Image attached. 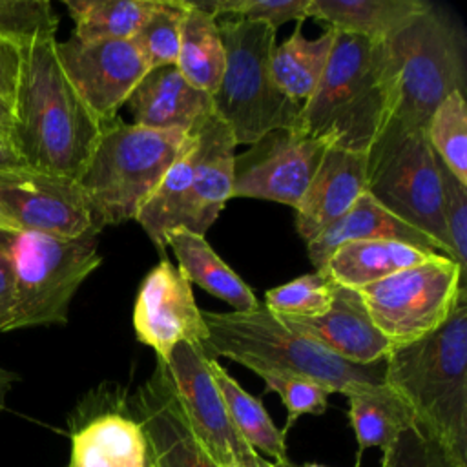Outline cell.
Listing matches in <instances>:
<instances>
[{
	"label": "cell",
	"instance_id": "cell-2",
	"mask_svg": "<svg viewBox=\"0 0 467 467\" xmlns=\"http://www.w3.org/2000/svg\"><path fill=\"white\" fill-rule=\"evenodd\" d=\"M383 381L416 427L467 465V288L434 332L389 352Z\"/></svg>",
	"mask_w": 467,
	"mask_h": 467
},
{
	"label": "cell",
	"instance_id": "cell-14",
	"mask_svg": "<svg viewBox=\"0 0 467 467\" xmlns=\"http://www.w3.org/2000/svg\"><path fill=\"white\" fill-rule=\"evenodd\" d=\"M182 414L204 452L219 467H255L259 456L237 434L201 345L177 343L166 361Z\"/></svg>",
	"mask_w": 467,
	"mask_h": 467
},
{
	"label": "cell",
	"instance_id": "cell-32",
	"mask_svg": "<svg viewBox=\"0 0 467 467\" xmlns=\"http://www.w3.org/2000/svg\"><path fill=\"white\" fill-rule=\"evenodd\" d=\"M184 16L182 0H157L155 9L133 36L150 69L175 66L181 44V26Z\"/></svg>",
	"mask_w": 467,
	"mask_h": 467
},
{
	"label": "cell",
	"instance_id": "cell-1",
	"mask_svg": "<svg viewBox=\"0 0 467 467\" xmlns=\"http://www.w3.org/2000/svg\"><path fill=\"white\" fill-rule=\"evenodd\" d=\"M11 108V146L26 166L78 181L102 124L67 78L57 38H38L22 47Z\"/></svg>",
	"mask_w": 467,
	"mask_h": 467
},
{
	"label": "cell",
	"instance_id": "cell-45",
	"mask_svg": "<svg viewBox=\"0 0 467 467\" xmlns=\"http://www.w3.org/2000/svg\"><path fill=\"white\" fill-rule=\"evenodd\" d=\"M274 467H327V465H321V463H292L290 460H286V462H283V463H272ZM354 467H361V460H356V463H354Z\"/></svg>",
	"mask_w": 467,
	"mask_h": 467
},
{
	"label": "cell",
	"instance_id": "cell-30",
	"mask_svg": "<svg viewBox=\"0 0 467 467\" xmlns=\"http://www.w3.org/2000/svg\"><path fill=\"white\" fill-rule=\"evenodd\" d=\"M80 42L130 40L155 9L157 0H66Z\"/></svg>",
	"mask_w": 467,
	"mask_h": 467
},
{
	"label": "cell",
	"instance_id": "cell-12",
	"mask_svg": "<svg viewBox=\"0 0 467 467\" xmlns=\"http://www.w3.org/2000/svg\"><path fill=\"white\" fill-rule=\"evenodd\" d=\"M69 462L66 467H155L148 434L119 383L86 392L67 418Z\"/></svg>",
	"mask_w": 467,
	"mask_h": 467
},
{
	"label": "cell",
	"instance_id": "cell-38",
	"mask_svg": "<svg viewBox=\"0 0 467 467\" xmlns=\"http://www.w3.org/2000/svg\"><path fill=\"white\" fill-rule=\"evenodd\" d=\"M438 175L441 181L443 217L452 248L454 263L465 272L467 266V186L436 157Z\"/></svg>",
	"mask_w": 467,
	"mask_h": 467
},
{
	"label": "cell",
	"instance_id": "cell-8",
	"mask_svg": "<svg viewBox=\"0 0 467 467\" xmlns=\"http://www.w3.org/2000/svg\"><path fill=\"white\" fill-rule=\"evenodd\" d=\"M217 27L224 46V71L212 93V108L235 144L250 146L268 131L294 128L301 102L279 89L270 67L275 31L243 18L221 20Z\"/></svg>",
	"mask_w": 467,
	"mask_h": 467
},
{
	"label": "cell",
	"instance_id": "cell-29",
	"mask_svg": "<svg viewBox=\"0 0 467 467\" xmlns=\"http://www.w3.org/2000/svg\"><path fill=\"white\" fill-rule=\"evenodd\" d=\"M334 44V29L317 38H306L301 33V22H297L294 33L283 42L275 44L272 53V77L279 89L297 100L305 102L316 89Z\"/></svg>",
	"mask_w": 467,
	"mask_h": 467
},
{
	"label": "cell",
	"instance_id": "cell-40",
	"mask_svg": "<svg viewBox=\"0 0 467 467\" xmlns=\"http://www.w3.org/2000/svg\"><path fill=\"white\" fill-rule=\"evenodd\" d=\"M13 310H15L13 263L5 248L0 244V332H9Z\"/></svg>",
	"mask_w": 467,
	"mask_h": 467
},
{
	"label": "cell",
	"instance_id": "cell-41",
	"mask_svg": "<svg viewBox=\"0 0 467 467\" xmlns=\"http://www.w3.org/2000/svg\"><path fill=\"white\" fill-rule=\"evenodd\" d=\"M11 130H13V108L9 102L0 100V142L2 144L11 146Z\"/></svg>",
	"mask_w": 467,
	"mask_h": 467
},
{
	"label": "cell",
	"instance_id": "cell-43",
	"mask_svg": "<svg viewBox=\"0 0 467 467\" xmlns=\"http://www.w3.org/2000/svg\"><path fill=\"white\" fill-rule=\"evenodd\" d=\"M16 379V376L5 368L0 367V412L2 409L5 407V398H7V392L11 389V383Z\"/></svg>",
	"mask_w": 467,
	"mask_h": 467
},
{
	"label": "cell",
	"instance_id": "cell-42",
	"mask_svg": "<svg viewBox=\"0 0 467 467\" xmlns=\"http://www.w3.org/2000/svg\"><path fill=\"white\" fill-rule=\"evenodd\" d=\"M24 166H26V162L15 151V148L0 142V173L2 171H11V170H18V168H24Z\"/></svg>",
	"mask_w": 467,
	"mask_h": 467
},
{
	"label": "cell",
	"instance_id": "cell-17",
	"mask_svg": "<svg viewBox=\"0 0 467 467\" xmlns=\"http://www.w3.org/2000/svg\"><path fill=\"white\" fill-rule=\"evenodd\" d=\"M133 328L137 339L153 348L157 359L164 363L177 343L202 345L208 337L190 281L166 257L144 275L139 286Z\"/></svg>",
	"mask_w": 467,
	"mask_h": 467
},
{
	"label": "cell",
	"instance_id": "cell-7",
	"mask_svg": "<svg viewBox=\"0 0 467 467\" xmlns=\"http://www.w3.org/2000/svg\"><path fill=\"white\" fill-rule=\"evenodd\" d=\"M465 33L456 16L434 4L385 40L392 77V117L423 130L452 91L467 86Z\"/></svg>",
	"mask_w": 467,
	"mask_h": 467
},
{
	"label": "cell",
	"instance_id": "cell-28",
	"mask_svg": "<svg viewBox=\"0 0 467 467\" xmlns=\"http://www.w3.org/2000/svg\"><path fill=\"white\" fill-rule=\"evenodd\" d=\"M184 2L181 44L175 67L197 89L212 93L217 89L224 71V46L217 18Z\"/></svg>",
	"mask_w": 467,
	"mask_h": 467
},
{
	"label": "cell",
	"instance_id": "cell-20",
	"mask_svg": "<svg viewBox=\"0 0 467 467\" xmlns=\"http://www.w3.org/2000/svg\"><path fill=\"white\" fill-rule=\"evenodd\" d=\"M367 188V151L330 146L296 210V230L308 243L345 215Z\"/></svg>",
	"mask_w": 467,
	"mask_h": 467
},
{
	"label": "cell",
	"instance_id": "cell-16",
	"mask_svg": "<svg viewBox=\"0 0 467 467\" xmlns=\"http://www.w3.org/2000/svg\"><path fill=\"white\" fill-rule=\"evenodd\" d=\"M57 53L67 78L100 124L119 115L150 71L133 38L80 42L71 36L64 42L57 40Z\"/></svg>",
	"mask_w": 467,
	"mask_h": 467
},
{
	"label": "cell",
	"instance_id": "cell-36",
	"mask_svg": "<svg viewBox=\"0 0 467 467\" xmlns=\"http://www.w3.org/2000/svg\"><path fill=\"white\" fill-rule=\"evenodd\" d=\"M259 378L265 381V392L279 394L286 409V423L283 427L285 432L301 416L323 414L328 407V396L332 390L314 379L285 372H263Z\"/></svg>",
	"mask_w": 467,
	"mask_h": 467
},
{
	"label": "cell",
	"instance_id": "cell-22",
	"mask_svg": "<svg viewBox=\"0 0 467 467\" xmlns=\"http://www.w3.org/2000/svg\"><path fill=\"white\" fill-rule=\"evenodd\" d=\"M400 241L412 244L425 252H440V246L423 232L398 219L385 210L367 192L352 204V208L341 215L336 223L325 228L319 235L306 243V254L316 270H323L332 252L350 241Z\"/></svg>",
	"mask_w": 467,
	"mask_h": 467
},
{
	"label": "cell",
	"instance_id": "cell-26",
	"mask_svg": "<svg viewBox=\"0 0 467 467\" xmlns=\"http://www.w3.org/2000/svg\"><path fill=\"white\" fill-rule=\"evenodd\" d=\"M348 420L358 440L356 460L367 449L387 451L396 438L416 425L409 405L385 383L347 394Z\"/></svg>",
	"mask_w": 467,
	"mask_h": 467
},
{
	"label": "cell",
	"instance_id": "cell-11",
	"mask_svg": "<svg viewBox=\"0 0 467 467\" xmlns=\"http://www.w3.org/2000/svg\"><path fill=\"white\" fill-rule=\"evenodd\" d=\"M465 288V272L447 255L400 270L359 288L376 328L394 347L434 332Z\"/></svg>",
	"mask_w": 467,
	"mask_h": 467
},
{
	"label": "cell",
	"instance_id": "cell-23",
	"mask_svg": "<svg viewBox=\"0 0 467 467\" xmlns=\"http://www.w3.org/2000/svg\"><path fill=\"white\" fill-rule=\"evenodd\" d=\"M438 255L445 254L425 252L400 241H350L332 252L321 272L337 286L359 290Z\"/></svg>",
	"mask_w": 467,
	"mask_h": 467
},
{
	"label": "cell",
	"instance_id": "cell-3",
	"mask_svg": "<svg viewBox=\"0 0 467 467\" xmlns=\"http://www.w3.org/2000/svg\"><path fill=\"white\" fill-rule=\"evenodd\" d=\"M392 117V77L385 40L334 29L327 67L301 104L294 128L337 148L367 151Z\"/></svg>",
	"mask_w": 467,
	"mask_h": 467
},
{
	"label": "cell",
	"instance_id": "cell-27",
	"mask_svg": "<svg viewBox=\"0 0 467 467\" xmlns=\"http://www.w3.org/2000/svg\"><path fill=\"white\" fill-rule=\"evenodd\" d=\"M208 368L223 396L228 416L243 441L250 445L259 456L270 458L268 462L275 465L286 462V432L283 429H277V425L266 412L263 401L246 392L228 374V370L223 365H219L217 359L208 358Z\"/></svg>",
	"mask_w": 467,
	"mask_h": 467
},
{
	"label": "cell",
	"instance_id": "cell-19",
	"mask_svg": "<svg viewBox=\"0 0 467 467\" xmlns=\"http://www.w3.org/2000/svg\"><path fill=\"white\" fill-rule=\"evenodd\" d=\"M288 328L310 337L337 358L370 365L385 361L392 345L372 323L358 290L337 286L330 308L316 317L277 316Z\"/></svg>",
	"mask_w": 467,
	"mask_h": 467
},
{
	"label": "cell",
	"instance_id": "cell-9",
	"mask_svg": "<svg viewBox=\"0 0 467 467\" xmlns=\"http://www.w3.org/2000/svg\"><path fill=\"white\" fill-rule=\"evenodd\" d=\"M0 244L11 257L15 310L11 330L64 325L78 286L100 263L97 235L66 239L35 232H0Z\"/></svg>",
	"mask_w": 467,
	"mask_h": 467
},
{
	"label": "cell",
	"instance_id": "cell-13",
	"mask_svg": "<svg viewBox=\"0 0 467 467\" xmlns=\"http://www.w3.org/2000/svg\"><path fill=\"white\" fill-rule=\"evenodd\" d=\"M334 142L297 128L274 130L235 155L232 197L265 199L296 208Z\"/></svg>",
	"mask_w": 467,
	"mask_h": 467
},
{
	"label": "cell",
	"instance_id": "cell-5",
	"mask_svg": "<svg viewBox=\"0 0 467 467\" xmlns=\"http://www.w3.org/2000/svg\"><path fill=\"white\" fill-rule=\"evenodd\" d=\"M190 131L102 122L95 150L78 177L100 230L135 221L170 166L190 144Z\"/></svg>",
	"mask_w": 467,
	"mask_h": 467
},
{
	"label": "cell",
	"instance_id": "cell-24",
	"mask_svg": "<svg viewBox=\"0 0 467 467\" xmlns=\"http://www.w3.org/2000/svg\"><path fill=\"white\" fill-rule=\"evenodd\" d=\"M166 246L173 250L177 268L190 285L195 283L223 299L232 306V312H248L259 306L254 290L215 254L204 235L177 228L170 234Z\"/></svg>",
	"mask_w": 467,
	"mask_h": 467
},
{
	"label": "cell",
	"instance_id": "cell-39",
	"mask_svg": "<svg viewBox=\"0 0 467 467\" xmlns=\"http://www.w3.org/2000/svg\"><path fill=\"white\" fill-rule=\"evenodd\" d=\"M22 69V46L0 35V100L13 104Z\"/></svg>",
	"mask_w": 467,
	"mask_h": 467
},
{
	"label": "cell",
	"instance_id": "cell-21",
	"mask_svg": "<svg viewBox=\"0 0 467 467\" xmlns=\"http://www.w3.org/2000/svg\"><path fill=\"white\" fill-rule=\"evenodd\" d=\"M133 124L153 130L192 131L213 113L212 97L192 86L175 66L151 67L126 104Z\"/></svg>",
	"mask_w": 467,
	"mask_h": 467
},
{
	"label": "cell",
	"instance_id": "cell-44",
	"mask_svg": "<svg viewBox=\"0 0 467 467\" xmlns=\"http://www.w3.org/2000/svg\"><path fill=\"white\" fill-rule=\"evenodd\" d=\"M0 232H4V234H16V232H20L18 224L15 223V219L9 215V212L4 208L2 202H0Z\"/></svg>",
	"mask_w": 467,
	"mask_h": 467
},
{
	"label": "cell",
	"instance_id": "cell-6",
	"mask_svg": "<svg viewBox=\"0 0 467 467\" xmlns=\"http://www.w3.org/2000/svg\"><path fill=\"white\" fill-rule=\"evenodd\" d=\"M190 133V144L135 217L159 252L177 228L204 235L232 199L237 146L232 131L212 113Z\"/></svg>",
	"mask_w": 467,
	"mask_h": 467
},
{
	"label": "cell",
	"instance_id": "cell-33",
	"mask_svg": "<svg viewBox=\"0 0 467 467\" xmlns=\"http://www.w3.org/2000/svg\"><path fill=\"white\" fill-rule=\"evenodd\" d=\"M336 285L330 277L316 270L314 274L299 275L285 285L266 290L265 306L275 316L288 317H316L325 314L334 301Z\"/></svg>",
	"mask_w": 467,
	"mask_h": 467
},
{
	"label": "cell",
	"instance_id": "cell-10",
	"mask_svg": "<svg viewBox=\"0 0 467 467\" xmlns=\"http://www.w3.org/2000/svg\"><path fill=\"white\" fill-rule=\"evenodd\" d=\"M365 192L398 219L429 235L452 259L436 153L423 130L389 119L367 150Z\"/></svg>",
	"mask_w": 467,
	"mask_h": 467
},
{
	"label": "cell",
	"instance_id": "cell-4",
	"mask_svg": "<svg viewBox=\"0 0 467 467\" xmlns=\"http://www.w3.org/2000/svg\"><path fill=\"white\" fill-rule=\"evenodd\" d=\"M208 337L201 345L208 358H228L257 376L285 372L314 379L339 394L383 385L385 361L358 365L345 361L306 336L288 328L259 305L248 312L202 310Z\"/></svg>",
	"mask_w": 467,
	"mask_h": 467
},
{
	"label": "cell",
	"instance_id": "cell-34",
	"mask_svg": "<svg viewBox=\"0 0 467 467\" xmlns=\"http://www.w3.org/2000/svg\"><path fill=\"white\" fill-rule=\"evenodd\" d=\"M188 4L213 18L234 15V18L263 22L275 31L288 20H306L310 0H188Z\"/></svg>",
	"mask_w": 467,
	"mask_h": 467
},
{
	"label": "cell",
	"instance_id": "cell-46",
	"mask_svg": "<svg viewBox=\"0 0 467 467\" xmlns=\"http://www.w3.org/2000/svg\"><path fill=\"white\" fill-rule=\"evenodd\" d=\"M255 467H274V465H272V462H268V460H263V458H261V460H259V463H257Z\"/></svg>",
	"mask_w": 467,
	"mask_h": 467
},
{
	"label": "cell",
	"instance_id": "cell-25",
	"mask_svg": "<svg viewBox=\"0 0 467 467\" xmlns=\"http://www.w3.org/2000/svg\"><path fill=\"white\" fill-rule=\"evenodd\" d=\"M423 0H310L308 16L328 27L383 42L427 9Z\"/></svg>",
	"mask_w": 467,
	"mask_h": 467
},
{
	"label": "cell",
	"instance_id": "cell-35",
	"mask_svg": "<svg viewBox=\"0 0 467 467\" xmlns=\"http://www.w3.org/2000/svg\"><path fill=\"white\" fill-rule=\"evenodd\" d=\"M58 18L46 0H0V35L26 46L38 38H55Z\"/></svg>",
	"mask_w": 467,
	"mask_h": 467
},
{
	"label": "cell",
	"instance_id": "cell-31",
	"mask_svg": "<svg viewBox=\"0 0 467 467\" xmlns=\"http://www.w3.org/2000/svg\"><path fill=\"white\" fill-rule=\"evenodd\" d=\"M427 140L436 157L467 186V104L463 91H452L431 115Z\"/></svg>",
	"mask_w": 467,
	"mask_h": 467
},
{
	"label": "cell",
	"instance_id": "cell-15",
	"mask_svg": "<svg viewBox=\"0 0 467 467\" xmlns=\"http://www.w3.org/2000/svg\"><path fill=\"white\" fill-rule=\"evenodd\" d=\"M0 202L20 232L55 237L99 235L89 202L75 179L46 173L29 166L0 173Z\"/></svg>",
	"mask_w": 467,
	"mask_h": 467
},
{
	"label": "cell",
	"instance_id": "cell-18",
	"mask_svg": "<svg viewBox=\"0 0 467 467\" xmlns=\"http://www.w3.org/2000/svg\"><path fill=\"white\" fill-rule=\"evenodd\" d=\"M130 407L148 434L155 467H219L195 440L164 361L157 359L151 376L130 394Z\"/></svg>",
	"mask_w": 467,
	"mask_h": 467
},
{
	"label": "cell",
	"instance_id": "cell-37",
	"mask_svg": "<svg viewBox=\"0 0 467 467\" xmlns=\"http://www.w3.org/2000/svg\"><path fill=\"white\" fill-rule=\"evenodd\" d=\"M381 467H467L458 463L445 449L416 425L405 429L396 441L383 451Z\"/></svg>",
	"mask_w": 467,
	"mask_h": 467
}]
</instances>
